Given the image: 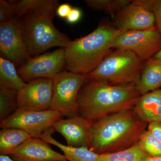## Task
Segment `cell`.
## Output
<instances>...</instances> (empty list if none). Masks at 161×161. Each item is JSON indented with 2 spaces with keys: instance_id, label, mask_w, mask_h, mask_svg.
<instances>
[{
  "instance_id": "cell-26",
  "label": "cell",
  "mask_w": 161,
  "mask_h": 161,
  "mask_svg": "<svg viewBox=\"0 0 161 161\" xmlns=\"http://www.w3.org/2000/svg\"><path fill=\"white\" fill-rule=\"evenodd\" d=\"M152 12L155 16L157 29L161 35V0H155Z\"/></svg>"
},
{
  "instance_id": "cell-5",
  "label": "cell",
  "mask_w": 161,
  "mask_h": 161,
  "mask_svg": "<svg viewBox=\"0 0 161 161\" xmlns=\"http://www.w3.org/2000/svg\"><path fill=\"white\" fill-rule=\"evenodd\" d=\"M53 19L38 13L23 16V40L31 58L54 47L66 48L71 42L66 35L54 26Z\"/></svg>"
},
{
  "instance_id": "cell-15",
  "label": "cell",
  "mask_w": 161,
  "mask_h": 161,
  "mask_svg": "<svg viewBox=\"0 0 161 161\" xmlns=\"http://www.w3.org/2000/svg\"><path fill=\"white\" fill-rule=\"evenodd\" d=\"M132 110L144 122H161V89L141 95Z\"/></svg>"
},
{
  "instance_id": "cell-24",
  "label": "cell",
  "mask_w": 161,
  "mask_h": 161,
  "mask_svg": "<svg viewBox=\"0 0 161 161\" xmlns=\"http://www.w3.org/2000/svg\"><path fill=\"white\" fill-rule=\"evenodd\" d=\"M138 144L141 149L150 156L161 157V142L155 138L148 130L143 133Z\"/></svg>"
},
{
  "instance_id": "cell-1",
  "label": "cell",
  "mask_w": 161,
  "mask_h": 161,
  "mask_svg": "<svg viewBox=\"0 0 161 161\" xmlns=\"http://www.w3.org/2000/svg\"><path fill=\"white\" fill-rule=\"evenodd\" d=\"M140 96L135 86L111 85L87 79L78 95L79 114L94 122L118 112L133 109Z\"/></svg>"
},
{
  "instance_id": "cell-11",
  "label": "cell",
  "mask_w": 161,
  "mask_h": 161,
  "mask_svg": "<svg viewBox=\"0 0 161 161\" xmlns=\"http://www.w3.org/2000/svg\"><path fill=\"white\" fill-rule=\"evenodd\" d=\"M53 93V79L39 78L26 83L18 92V108L32 111L50 109Z\"/></svg>"
},
{
  "instance_id": "cell-22",
  "label": "cell",
  "mask_w": 161,
  "mask_h": 161,
  "mask_svg": "<svg viewBox=\"0 0 161 161\" xmlns=\"http://www.w3.org/2000/svg\"><path fill=\"white\" fill-rule=\"evenodd\" d=\"M18 92L0 85V121L6 119L18 109Z\"/></svg>"
},
{
  "instance_id": "cell-27",
  "label": "cell",
  "mask_w": 161,
  "mask_h": 161,
  "mask_svg": "<svg viewBox=\"0 0 161 161\" xmlns=\"http://www.w3.org/2000/svg\"><path fill=\"white\" fill-rule=\"evenodd\" d=\"M147 130L158 140L161 142V122H154L148 124Z\"/></svg>"
},
{
  "instance_id": "cell-17",
  "label": "cell",
  "mask_w": 161,
  "mask_h": 161,
  "mask_svg": "<svg viewBox=\"0 0 161 161\" xmlns=\"http://www.w3.org/2000/svg\"><path fill=\"white\" fill-rule=\"evenodd\" d=\"M54 130L53 127L43 132L40 138L49 144L58 147L63 152L68 161H97L99 154L86 147H70L60 143L52 136Z\"/></svg>"
},
{
  "instance_id": "cell-28",
  "label": "cell",
  "mask_w": 161,
  "mask_h": 161,
  "mask_svg": "<svg viewBox=\"0 0 161 161\" xmlns=\"http://www.w3.org/2000/svg\"><path fill=\"white\" fill-rule=\"evenodd\" d=\"M81 17V12L78 8H72L68 16L66 18L68 23L73 24L77 23Z\"/></svg>"
},
{
  "instance_id": "cell-8",
  "label": "cell",
  "mask_w": 161,
  "mask_h": 161,
  "mask_svg": "<svg viewBox=\"0 0 161 161\" xmlns=\"http://www.w3.org/2000/svg\"><path fill=\"white\" fill-rule=\"evenodd\" d=\"M63 116L60 112L50 109L38 111L18 108L1 122L0 127L2 129L17 128L27 132L32 137L40 138L43 132Z\"/></svg>"
},
{
  "instance_id": "cell-7",
  "label": "cell",
  "mask_w": 161,
  "mask_h": 161,
  "mask_svg": "<svg viewBox=\"0 0 161 161\" xmlns=\"http://www.w3.org/2000/svg\"><path fill=\"white\" fill-rule=\"evenodd\" d=\"M112 48L132 52L146 61L160 50L161 35L156 28L124 31L113 40Z\"/></svg>"
},
{
  "instance_id": "cell-6",
  "label": "cell",
  "mask_w": 161,
  "mask_h": 161,
  "mask_svg": "<svg viewBox=\"0 0 161 161\" xmlns=\"http://www.w3.org/2000/svg\"><path fill=\"white\" fill-rule=\"evenodd\" d=\"M87 80L85 75L64 71L53 79V93L50 110L68 118L80 115L78 98Z\"/></svg>"
},
{
  "instance_id": "cell-16",
  "label": "cell",
  "mask_w": 161,
  "mask_h": 161,
  "mask_svg": "<svg viewBox=\"0 0 161 161\" xmlns=\"http://www.w3.org/2000/svg\"><path fill=\"white\" fill-rule=\"evenodd\" d=\"M135 86L141 95L161 87V59L152 58L146 60Z\"/></svg>"
},
{
  "instance_id": "cell-14",
  "label": "cell",
  "mask_w": 161,
  "mask_h": 161,
  "mask_svg": "<svg viewBox=\"0 0 161 161\" xmlns=\"http://www.w3.org/2000/svg\"><path fill=\"white\" fill-rule=\"evenodd\" d=\"M16 161H68L64 154L52 149L42 139L31 137L9 156Z\"/></svg>"
},
{
  "instance_id": "cell-18",
  "label": "cell",
  "mask_w": 161,
  "mask_h": 161,
  "mask_svg": "<svg viewBox=\"0 0 161 161\" xmlns=\"http://www.w3.org/2000/svg\"><path fill=\"white\" fill-rule=\"evenodd\" d=\"M15 17L23 16L31 13H38L54 18L59 6L57 0H22L12 2Z\"/></svg>"
},
{
  "instance_id": "cell-30",
  "label": "cell",
  "mask_w": 161,
  "mask_h": 161,
  "mask_svg": "<svg viewBox=\"0 0 161 161\" xmlns=\"http://www.w3.org/2000/svg\"><path fill=\"white\" fill-rule=\"evenodd\" d=\"M0 161H16L12 159L9 156L0 155Z\"/></svg>"
},
{
  "instance_id": "cell-10",
  "label": "cell",
  "mask_w": 161,
  "mask_h": 161,
  "mask_svg": "<svg viewBox=\"0 0 161 161\" xmlns=\"http://www.w3.org/2000/svg\"><path fill=\"white\" fill-rule=\"evenodd\" d=\"M0 53L1 57L17 66H21L31 58L23 40L21 17H15L9 22L0 24Z\"/></svg>"
},
{
  "instance_id": "cell-20",
  "label": "cell",
  "mask_w": 161,
  "mask_h": 161,
  "mask_svg": "<svg viewBox=\"0 0 161 161\" xmlns=\"http://www.w3.org/2000/svg\"><path fill=\"white\" fill-rule=\"evenodd\" d=\"M26 84L19 76L14 64L0 57V85L19 92Z\"/></svg>"
},
{
  "instance_id": "cell-19",
  "label": "cell",
  "mask_w": 161,
  "mask_h": 161,
  "mask_svg": "<svg viewBox=\"0 0 161 161\" xmlns=\"http://www.w3.org/2000/svg\"><path fill=\"white\" fill-rule=\"evenodd\" d=\"M31 137L27 132L17 128H3L0 131V154L9 156Z\"/></svg>"
},
{
  "instance_id": "cell-21",
  "label": "cell",
  "mask_w": 161,
  "mask_h": 161,
  "mask_svg": "<svg viewBox=\"0 0 161 161\" xmlns=\"http://www.w3.org/2000/svg\"><path fill=\"white\" fill-rule=\"evenodd\" d=\"M149 156L137 143L125 150L99 154L97 161H146Z\"/></svg>"
},
{
  "instance_id": "cell-4",
  "label": "cell",
  "mask_w": 161,
  "mask_h": 161,
  "mask_svg": "<svg viewBox=\"0 0 161 161\" xmlns=\"http://www.w3.org/2000/svg\"><path fill=\"white\" fill-rule=\"evenodd\" d=\"M144 60L129 51L110 52L87 79L103 81L111 85L135 86L140 77Z\"/></svg>"
},
{
  "instance_id": "cell-3",
  "label": "cell",
  "mask_w": 161,
  "mask_h": 161,
  "mask_svg": "<svg viewBox=\"0 0 161 161\" xmlns=\"http://www.w3.org/2000/svg\"><path fill=\"white\" fill-rule=\"evenodd\" d=\"M123 31L103 21L89 34L71 41L65 48L66 69L75 74H90L112 51V41Z\"/></svg>"
},
{
  "instance_id": "cell-29",
  "label": "cell",
  "mask_w": 161,
  "mask_h": 161,
  "mask_svg": "<svg viewBox=\"0 0 161 161\" xmlns=\"http://www.w3.org/2000/svg\"><path fill=\"white\" fill-rule=\"evenodd\" d=\"M72 9L71 6L69 4H61L58 6L56 10V13L60 17L66 19L69 15Z\"/></svg>"
},
{
  "instance_id": "cell-31",
  "label": "cell",
  "mask_w": 161,
  "mask_h": 161,
  "mask_svg": "<svg viewBox=\"0 0 161 161\" xmlns=\"http://www.w3.org/2000/svg\"><path fill=\"white\" fill-rule=\"evenodd\" d=\"M146 161H161V157H153L149 156Z\"/></svg>"
},
{
  "instance_id": "cell-12",
  "label": "cell",
  "mask_w": 161,
  "mask_h": 161,
  "mask_svg": "<svg viewBox=\"0 0 161 161\" xmlns=\"http://www.w3.org/2000/svg\"><path fill=\"white\" fill-rule=\"evenodd\" d=\"M113 25L116 29L123 31L156 28L154 14L132 1L115 15Z\"/></svg>"
},
{
  "instance_id": "cell-13",
  "label": "cell",
  "mask_w": 161,
  "mask_h": 161,
  "mask_svg": "<svg viewBox=\"0 0 161 161\" xmlns=\"http://www.w3.org/2000/svg\"><path fill=\"white\" fill-rule=\"evenodd\" d=\"M93 122L80 115L60 119L53 128L65 139L67 145L70 147H89Z\"/></svg>"
},
{
  "instance_id": "cell-25",
  "label": "cell",
  "mask_w": 161,
  "mask_h": 161,
  "mask_svg": "<svg viewBox=\"0 0 161 161\" xmlns=\"http://www.w3.org/2000/svg\"><path fill=\"white\" fill-rule=\"evenodd\" d=\"M15 17L14 6L12 2L0 1V23L9 22Z\"/></svg>"
},
{
  "instance_id": "cell-9",
  "label": "cell",
  "mask_w": 161,
  "mask_h": 161,
  "mask_svg": "<svg viewBox=\"0 0 161 161\" xmlns=\"http://www.w3.org/2000/svg\"><path fill=\"white\" fill-rule=\"evenodd\" d=\"M65 51L61 48L31 58L19 68V76L26 83L36 78L54 79L66 68Z\"/></svg>"
},
{
  "instance_id": "cell-2",
  "label": "cell",
  "mask_w": 161,
  "mask_h": 161,
  "mask_svg": "<svg viewBox=\"0 0 161 161\" xmlns=\"http://www.w3.org/2000/svg\"><path fill=\"white\" fill-rule=\"evenodd\" d=\"M148 125L132 109L100 119L92 124L89 149L98 154L126 150L138 142Z\"/></svg>"
},
{
  "instance_id": "cell-23",
  "label": "cell",
  "mask_w": 161,
  "mask_h": 161,
  "mask_svg": "<svg viewBox=\"0 0 161 161\" xmlns=\"http://www.w3.org/2000/svg\"><path fill=\"white\" fill-rule=\"evenodd\" d=\"M87 6L95 10L103 11L115 15L123 7L131 3V0H85Z\"/></svg>"
},
{
  "instance_id": "cell-32",
  "label": "cell",
  "mask_w": 161,
  "mask_h": 161,
  "mask_svg": "<svg viewBox=\"0 0 161 161\" xmlns=\"http://www.w3.org/2000/svg\"><path fill=\"white\" fill-rule=\"evenodd\" d=\"M153 58H158V59H161V49H160V50L156 54L154 55Z\"/></svg>"
}]
</instances>
